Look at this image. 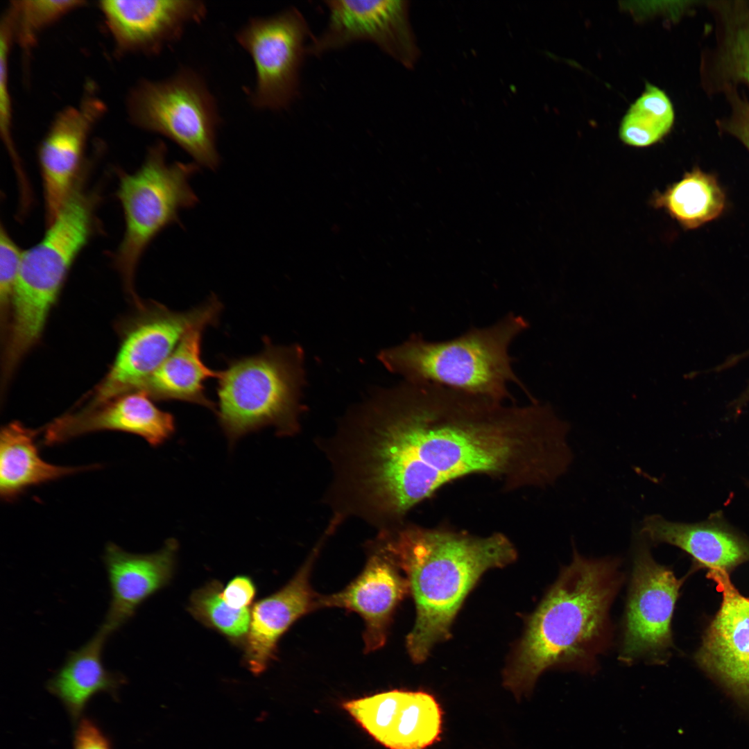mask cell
Segmentation results:
<instances>
[{
  "label": "cell",
  "instance_id": "1f68e13d",
  "mask_svg": "<svg viewBox=\"0 0 749 749\" xmlns=\"http://www.w3.org/2000/svg\"><path fill=\"white\" fill-rule=\"evenodd\" d=\"M256 589L251 579L245 576L232 578L222 589L221 597L225 603L235 610L248 608L255 596Z\"/></svg>",
  "mask_w": 749,
  "mask_h": 749
},
{
  "label": "cell",
  "instance_id": "277c9868",
  "mask_svg": "<svg viewBox=\"0 0 749 749\" xmlns=\"http://www.w3.org/2000/svg\"><path fill=\"white\" fill-rule=\"evenodd\" d=\"M255 355L233 359L219 371L216 412L230 443L246 434L272 426L280 436L299 429L304 354L299 345H275L264 338Z\"/></svg>",
  "mask_w": 749,
  "mask_h": 749
},
{
  "label": "cell",
  "instance_id": "f1b7e54d",
  "mask_svg": "<svg viewBox=\"0 0 749 749\" xmlns=\"http://www.w3.org/2000/svg\"><path fill=\"white\" fill-rule=\"evenodd\" d=\"M12 36L10 29L1 26L0 29V130L4 144L12 157L17 155L12 134V105L8 83V60Z\"/></svg>",
  "mask_w": 749,
  "mask_h": 749
},
{
  "label": "cell",
  "instance_id": "3957f363",
  "mask_svg": "<svg viewBox=\"0 0 749 749\" xmlns=\"http://www.w3.org/2000/svg\"><path fill=\"white\" fill-rule=\"evenodd\" d=\"M527 328L524 317L509 313L491 325L472 327L447 341H429L420 334H413L403 343L382 350L378 359L406 381L506 402L512 398L510 383L528 394L509 354L513 341Z\"/></svg>",
  "mask_w": 749,
  "mask_h": 749
},
{
  "label": "cell",
  "instance_id": "7a4b0ae2",
  "mask_svg": "<svg viewBox=\"0 0 749 749\" xmlns=\"http://www.w3.org/2000/svg\"><path fill=\"white\" fill-rule=\"evenodd\" d=\"M376 539L405 572L415 601L416 619L406 648L416 663L424 661L436 643L449 638L457 612L481 576L513 562L517 556L501 533L479 536L404 523L379 532Z\"/></svg>",
  "mask_w": 749,
  "mask_h": 749
},
{
  "label": "cell",
  "instance_id": "ba28073f",
  "mask_svg": "<svg viewBox=\"0 0 749 749\" xmlns=\"http://www.w3.org/2000/svg\"><path fill=\"white\" fill-rule=\"evenodd\" d=\"M634 544L619 660L628 665L640 660L664 664L673 645L672 618L684 578L658 563L639 533Z\"/></svg>",
  "mask_w": 749,
  "mask_h": 749
},
{
  "label": "cell",
  "instance_id": "4dcf8cb0",
  "mask_svg": "<svg viewBox=\"0 0 749 749\" xmlns=\"http://www.w3.org/2000/svg\"><path fill=\"white\" fill-rule=\"evenodd\" d=\"M736 87H727V94L731 111L729 116L718 122V127L724 132L739 139L749 151V98L741 96Z\"/></svg>",
  "mask_w": 749,
  "mask_h": 749
},
{
  "label": "cell",
  "instance_id": "cb8c5ba5",
  "mask_svg": "<svg viewBox=\"0 0 749 749\" xmlns=\"http://www.w3.org/2000/svg\"><path fill=\"white\" fill-rule=\"evenodd\" d=\"M651 204L666 211L683 228L691 230L718 217L725 198L716 178L695 167L664 191L655 193Z\"/></svg>",
  "mask_w": 749,
  "mask_h": 749
},
{
  "label": "cell",
  "instance_id": "5b68a950",
  "mask_svg": "<svg viewBox=\"0 0 749 749\" xmlns=\"http://www.w3.org/2000/svg\"><path fill=\"white\" fill-rule=\"evenodd\" d=\"M93 205L76 189L40 242L23 252L3 359L8 370H15L40 338L70 268L92 234Z\"/></svg>",
  "mask_w": 749,
  "mask_h": 749
},
{
  "label": "cell",
  "instance_id": "4316f807",
  "mask_svg": "<svg viewBox=\"0 0 749 749\" xmlns=\"http://www.w3.org/2000/svg\"><path fill=\"white\" fill-rule=\"evenodd\" d=\"M86 3L81 0L11 1L4 17L10 26L13 41L28 54L45 28Z\"/></svg>",
  "mask_w": 749,
  "mask_h": 749
},
{
  "label": "cell",
  "instance_id": "7402d4cb",
  "mask_svg": "<svg viewBox=\"0 0 749 749\" xmlns=\"http://www.w3.org/2000/svg\"><path fill=\"white\" fill-rule=\"evenodd\" d=\"M110 633L101 626L94 636L78 650L70 651L63 665L47 682L50 693L77 718L89 700L103 691L112 695L126 682L120 673L107 670L103 650Z\"/></svg>",
  "mask_w": 749,
  "mask_h": 749
},
{
  "label": "cell",
  "instance_id": "8fae6325",
  "mask_svg": "<svg viewBox=\"0 0 749 749\" xmlns=\"http://www.w3.org/2000/svg\"><path fill=\"white\" fill-rule=\"evenodd\" d=\"M327 26L309 41L307 54L319 56L354 42L367 41L406 67H412L417 48L406 1H325Z\"/></svg>",
  "mask_w": 749,
  "mask_h": 749
},
{
  "label": "cell",
  "instance_id": "d6986e66",
  "mask_svg": "<svg viewBox=\"0 0 749 749\" xmlns=\"http://www.w3.org/2000/svg\"><path fill=\"white\" fill-rule=\"evenodd\" d=\"M639 534L649 544H668L690 555L695 566L729 573L749 561V540L732 528L721 511L705 521L682 523L660 515L644 517Z\"/></svg>",
  "mask_w": 749,
  "mask_h": 749
},
{
  "label": "cell",
  "instance_id": "ffe728a7",
  "mask_svg": "<svg viewBox=\"0 0 749 749\" xmlns=\"http://www.w3.org/2000/svg\"><path fill=\"white\" fill-rule=\"evenodd\" d=\"M322 544L319 543L286 585L256 603L251 610L245 661L254 673L266 670L275 657L279 639L289 628L300 617L318 608V596L311 587L309 575Z\"/></svg>",
  "mask_w": 749,
  "mask_h": 749
},
{
  "label": "cell",
  "instance_id": "e0dca14e",
  "mask_svg": "<svg viewBox=\"0 0 749 749\" xmlns=\"http://www.w3.org/2000/svg\"><path fill=\"white\" fill-rule=\"evenodd\" d=\"M173 415L157 408L142 390L127 393L101 404L56 419L46 429L44 443L66 442L102 430L136 434L156 447L175 431Z\"/></svg>",
  "mask_w": 749,
  "mask_h": 749
},
{
  "label": "cell",
  "instance_id": "603a6c76",
  "mask_svg": "<svg viewBox=\"0 0 749 749\" xmlns=\"http://www.w3.org/2000/svg\"><path fill=\"white\" fill-rule=\"evenodd\" d=\"M37 432L19 422L2 427L0 433V494L10 501L31 486L83 470L89 467H64L46 462L35 442Z\"/></svg>",
  "mask_w": 749,
  "mask_h": 749
},
{
  "label": "cell",
  "instance_id": "44dd1931",
  "mask_svg": "<svg viewBox=\"0 0 749 749\" xmlns=\"http://www.w3.org/2000/svg\"><path fill=\"white\" fill-rule=\"evenodd\" d=\"M221 310L222 304L217 298L210 310L187 330L169 356L135 390H142L155 400L187 402L216 411L204 384L209 378L217 379L219 371L204 364L200 352L203 332L208 326L216 325Z\"/></svg>",
  "mask_w": 749,
  "mask_h": 749
},
{
  "label": "cell",
  "instance_id": "30bf717a",
  "mask_svg": "<svg viewBox=\"0 0 749 749\" xmlns=\"http://www.w3.org/2000/svg\"><path fill=\"white\" fill-rule=\"evenodd\" d=\"M215 299L213 294L204 304L186 311H171L155 302L139 306L110 370L87 407L135 390L169 356L187 330L209 311Z\"/></svg>",
  "mask_w": 749,
  "mask_h": 749
},
{
  "label": "cell",
  "instance_id": "9c48e42d",
  "mask_svg": "<svg viewBox=\"0 0 749 749\" xmlns=\"http://www.w3.org/2000/svg\"><path fill=\"white\" fill-rule=\"evenodd\" d=\"M302 12L291 6L267 17H253L235 34L254 64L255 83L248 91L257 110L287 108L299 94L300 74L313 37Z\"/></svg>",
  "mask_w": 749,
  "mask_h": 749
},
{
  "label": "cell",
  "instance_id": "f546056e",
  "mask_svg": "<svg viewBox=\"0 0 749 749\" xmlns=\"http://www.w3.org/2000/svg\"><path fill=\"white\" fill-rule=\"evenodd\" d=\"M23 252L3 225L0 231V305L1 318L7 314L19 274Z\"/></svg>",
  "mask_w": 749,
  "mask_h": 749
},
{
  "label": "cell",
  "instance_id": "2e32d148",
  "mask_svg": "<svg viewBox=\"0 0 749 749\" xmlns=\"http://www.w3.org/2000/svg\"><path fill=\"white\" fill-rule=\"evenodd\" d=\"M400 570L393 556L375 539L360 575L339 592L318 596L317 608L337 607L358 613L365 622V652L379 649L386 642L396 608L410 592Z\"/></svg>",
  "mask_w": 749,
  "mask_h": 749
},
{
  "label": "cell",
  "instance_id": "d4e9b609",
  "mask_svg": "<svg viewBox=\"0 0 749 749\" xmlns=\"http://www.w3.org/2000/svg\"><path fill=\"white\" fill-rule=\"evenodd\" d=\"M722 25L711 67L720 89L749 87V2H714Z\"/></svg>",
  "mask_w": 749,
  "mask_h": 749
},
{
  "label": "cell",
  "instance_id": "e575fe53",
  "mask_svg": "<svg viewBox=\"0 0 749 749\" xmlns=\"http://www.w3.org/2000/svg\"><path fill=\"white\" fill-rule=\"evenodd\" d=\"M748 486H749V482H748Z\"/></svg>",
  "mask_w": 749,
  "mask_h": 749
},
{
  "label": "cell",
  "instance_id": "4fadbf2b",
  "mask_svg": "<svg viewBox=\"0 0 749 749\" xmlns=\"http://www.w3.org/2000/svg\"><path fill=\"white\" fill-rule=\"evenodd\" d=\"M722 592V603L696 655L698 665L749 714V599L740 594L728 574L709 570Z\"/></svg>",
  "mask_w": 749,
  "mask_h": 749
},
{
  "label": "cell",
  "instance_id": "836d02e7",
  "mask_svg": "<svg viewBox=\"0 0 749 749\" xmlns=\"http://www.w3.org/2000/svg\"><path fill=\"white\" fill-rule=\"evenodd\" d=\"M748 355H749V350H747L746 352H744L743 354H741V355H739V356H738V357H739V359L741 360V359H743V358H744L745 356H748Z\"/></svg>",
  "mask_w": 749,
  "mask_h": 749
},
{
  "label": "cell",
  "instance_id": "83f0119b",
  "mask_svg": "<svg viewBox=\"0 0 749 749\" xmlns=\"http://www.w3.org/2000/svg\"><path fill=\"white\" fill-rule=\"evenodd\" d=\"M222 587L216 580L207 583L191 595L189 611L208 627L216 630L232 642L247 637L251 619L249 608L235 610L221 597Z\"/></svg>",
  "mask_w": 749,
  "mask_h": 749
},
{
  "label": "cell",
  "instance_id": "5bb4252c",
  "mask_svg": "<svg viewBox=\"0 0 749 749\" xmlns=\"http://www.w3.org/2000/svg\"><path fill=\"white\" fill-rule=\"evenodd\" d=\"M98 7L119 51L150 55L177 43L208 12L200 0H103Z\"/></svg>",
  "mask_w": 749,
  "mask_h": 749
},
{
  "label": "cell",
  "instance_id": "9a60e30c",
  "mask_svg": "<svg viewBox=\"0 0 749 749\" xmlns=\"http://www.w3.org/2000/svg\"><path fill=\"white\" fill-rule=\"evenodd\" d=\"M343 707L390 749H425L440 733V707L424 692L393 690L346 702Z\"/></svg>",
  "mask_w": 749,
  "mask_h": 749
},
{
  "label": "cell",
  "instance_id": "6da1fadb",
  "mask_svg": "<svg viewBox=\"0 0 749 749\" xmlns=\"http://www.w3.org/2000/svg\"><path fill=\"white\" fill-rule=\"evenodd\" d=\"M617 557L588 558L573 544L572 559L529 617L504 675L515 695L532 689L544 671L558 668L587 674L612 643L610 608L623 582Z\"/></svg>",
  "mask_w": 749,
  "mask_h": 749
},
{
  "label": "cell",
  "instance_id": "8992f818",
  "mask_svg": "<svg viewBox=\"0 0 749 749\" xmlns=\"http://www.w3.org/2000/svg\"><path fill=\"white\" fill-rule=\"evenodd\" d=\"M168 148L159 140L150 146L133 173L123 174L117 191L125 217V232L116 255L124 284L135 302L138 263L152 241L166 227L181 225L180 212L194 207L198 198L190 180L200 166L194 162H167Z\"/></svg>",
  "mask_w": 749,
  "mask_h": 749
},
{
  "label": "cell",
  "instance_id": "52a82bcc",
  "mask_svg": "<svg viewBox=\"0 0 749 749\" xmlns=\"http://www.w3.org/2000/svg\"><path fill=\"white\" fill-rule=\"evenodd\" d=\"M126 106L135 126L170 139L200 166H219L222 120L216 98L193 68L181 67L160 80H140L130 89Z\"/></svg>",
  "mask_w": 749,
  "mask_h": 749
},
{
  "label": "cell",
  "instance_id": "7c38bea8",
  "mask_svg": "<svg viewBox=\"0 0 749 749\" xmlns=\"http://www.w3.org/2000/svg\"><path fill=\"white\" fill-rule=\"evenodd\" d=\"M106 106L88 82L77 105L60 111L39 149L46 223L51 224L76 189L87 139Z\"/></svg>",
  "mask_w": 749,
  "mask_h": 749
},
{
  "label": "cell",
  "instance_id": "d6a6232c",
  "mask_svg": "<svg viewBox=\"0 0 749 749\" xmlns=\"http://www.w3.org/2000/svg\"><path fill=\"white\" fill-rule=\"evenodd\" d=\"M74 749H110L109 743L96 725L88 719L78 724L74 739Z\"/></svg>",
  "mask_w": 749,
  "mask_h": 749
},
{
  "label": "cell",
  "instance_id": "ac0fdd59",
  "mask_svg": "<svg viewBox=\"0 0 749 749\" xmlns=\"http://www.w3.org/2000/svg\"><path fill=\"white\" fill-rule=\"evenodd\" d=\"M177 551L174 539L150 554L130 553L112 542L106 545L103 560L111 598L103 628L110 634L117 630L144 601L166 585L172 576Z\"/></svg>",
  "mask_w": 749,
  "mask_h": 749
},
{
  "label": "cell",
  "instance_id": "484cf974",
  "mask_svg": "<svg viewBox=\"0 0 749 749\" xmlns=\"http://www.w3.org/2000/svg\"><path fill=\"white\" fill-rule=\"evenodd\" d=\"M674 121V110L667 95L658 87L647 84L644 93L623 117L619 137L626 144L646 147L662 139Z\"/></svg>",
  "mask_w": 749,
  "mask_h": 749
}]
</instances>
